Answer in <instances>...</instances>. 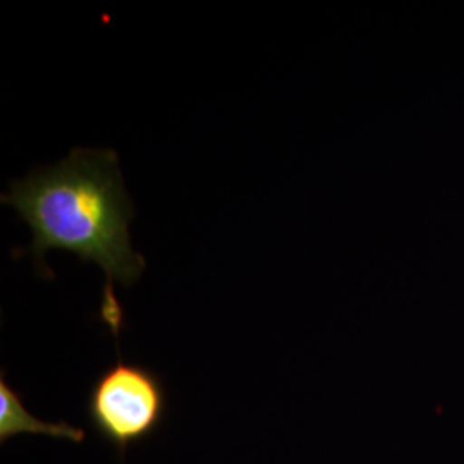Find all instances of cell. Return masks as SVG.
<instances>
[{
  "label": "cell",
  "mask_w": 464,
  "mask_h": 464,
  "mask_svg": "<svg viewBox=\"0 0 464 464\" xmlns=\"http://www.w3.org/2000/svg\"><path fill=\"white\" fill-rule=\"evenodd\" d=\"M2 203L14 207L32 227L34 241L26 251L40 268H45L49 251L63 249L105 272L100 320L119 344L124 312L114 285H133L147 260L131 243L133 201L126 193L116 151L74 149L59 164L14 181L2 195Z\"/></svg>",
  "instance_id": "cell-1"
},
{
  "label": "cell",
  "mask_w": 464,
  "mask_h": 464,
  "mask_svg": "<svg viewBox=\"0 0 464 464\" xmlns=\"http://www.w3.org/2000/svg\"><path fill=\"white\" fill-rule=\"evenodd\" d=\"M86 416L102 440L116 449L121 461L133 446L160 430L169 411L162 377L138 363H124L100 372L86 396Z\"/></svg>",
  "instance_id": "cell-2"
},
{
  "label": "cell",
  "mask_w": 464,
  "mask_h": 464,
  "mask_svg": "<svg viewBox=\"0 0 464 464\" xmlns=\"http://www.w3.org/2000/svg\"><path fill=\"white\" fill-rule=\"evenodd\" d=\"M44 433L53 439H66L82 444L86 431L82 427H72L66 421L45 423L28 413L21 394L5 381V372L0 375V442L5 444L16 435Z\"/></svg>",
  "instance_id": "cell-3"
}]
</instances>
